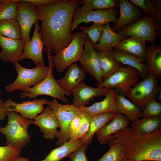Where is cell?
I'll use <instances>...</instances> for the list:
<instances>
[{
  "label": "cell",
  "instance_id": "cell-45",
  "mask_svg": "<svg viewBox=\"0 0 161 161\" xmlns=\"http://www.w3.org/2000/svg\"><path fill=\"white\" fill-rule=\"evenodd\" d=\"M7 110L5 106L4 101L0 98V120L5 119L7 116Z\"/></svg>",
  "mask_w": 161,
  "mask_h": 161
},
{
  "label": "cell",
  "instance_id": "cell-46",
  "mask_svg": "<svg viewBox=\"0 0 161 161\" xmlns=\"http://www.w3.org/2000/svg\"><path fill=\"white\" fill-rule=\"evenodd\" d=\"M13 161H29V159L25 157L19 156L14 159Z\"/></svg>",
  "mask_w": 161,
  "mask_h": 161
},
{
  "label": "cell",
  "instance_id": "cell-4",
  "mask_svg": "<svg viewBox=\"0 0 161 161\" xmlns=\"http://www.w3.org/2000/svg\"><path fill=\"white\" fill-rule=\"evenodd\" d=\"M47 53L49 68L48 72L45 78L39 83L32 87L29 88L22 91L20 97H27L30 99L35 98L40 95H47L54 99H58L64 103H68L65 96H69L72 93H69L64 90L59 86L53 75L52 54Z\"/></svg>",
  "mask_w": 161,
  "mask_h": 161
},
{
  "label": "cell",
  "instance_id": "cell-2",
  "mask_svg": "<svg viewBox=\"0 0 161 161\" xmlns=\"http://www.w3.org/2000/svg\"><path fill=\"white\" fill-rule=\"evenodd\" d=\"M109 141L123 146L126 158L134 161H161V129L143 134L128 126L111 135Z\"/></svg>",
  "mask_w": 161,
  "mask_h": 161
},
{
  "label": "cell",
  "instance_id": "cell-30",
  "mask_svg": "<svg viewBox=\"0 0 161 161\" xmlns=\"http://www.w3.org/2000/svg\"><path fill=\"white\" fill-rule=\"evenodd\" d=\"M131 127L137 132L147 134L161 129V117H147L131 122Z\"/></svg>",
  "mask_w": 161,
  "mask_h": 161
},
{
  "label": "cell",
  "instance_id": "cell-11",
  "mask_svg": "<svg viewBox=\"0 0 161 161\" xmlns=\"http://www.w3.org/2000/svg\"><path fill=\"white\" fill-rule=\"evenodd\" d=\"M40 16L36 7L24 0H18L16 20L21 28L22 39L25 43L31 39L30 32L32 26L40 20Z\"/></svg>",
  "mask_w": 161,
  "mask_h": 161
},
{
  "label": "cell",
  "instance_id": "cell-13",
  "mask_svg": "<svg viewBox=\"0 0 161 161\" xmlns=\"http://www.w3.org/2000/svg\"><path fill=\"white\" fill-rule=\"evenodd\" d=\"M97 52L91 40L86 35L84 48L79 61L84 71L90 74L97 83H100L103 80Z\"/></svg>",
  "mask_w": 161,
  "mask_h": 161
},
{
  "label": "cell",
  "instance_id": "cell-14",
  "mask_svg": "<svg viewBox=\"0 0 161 161\" xmlns=\"http://www.w3.org/2000/svg\"><path fill=\"white\" fill-rule=\"evenodd\" d=\"M39 21L35 23L32 37L29 41L24 44L23 53L18 61L28 58L34 62L36 66H46L43 55L44 44L39 32L40 28Z\"/></svg>",
  "mask_w": 161,
  "mask_h": 161
},
{
  "label": "cell",
  "instance_id": "cell-20",
  "mask_svg": "<svg viewBox=\"0 0 161 161\" xmlns=\"http://www.w3.org/2000/svg\"><path fill=\"white\" fill-rule=\"evenodd\" d=\"M130 123L124 115L117 112L109 123L96 133L97 140L101 145L106 144L111 135L129 126Z\"/></svg>",
  "mask_w": 161,
  "mask_h": 161
},
{
  "label": "cell",
  "instance_id": "cell-25",
  "mask_svg": "<svg viewBox=\"0 0 161 161\" xmlns=\"http://www.w3.org/2000/svg\"><path fill=\"white\" fill-rule=\"evenodd\" d=\"M145 41L139 38L130 37L120 41L114 47L115 50H121L145 59L147 52Z\"/></svg>",
  "mask_w": 161,
  "mask_h": 161
},
{
  "label": "cell",
  "instance_id": "cell-23",
  "mask_svg": "<svg viewBox=\"0 0 161 161\" xmlns=\"http://www.w3.org/2000/svg\"><path fill=\"white\" fill-rule=\"evenodd\" d=\"M109 51L113 57L119 63L136 69L142 79L145 78L148 75L146 65L144 63L145 59L120 50L112 49Z\"/></svg>",
  "mask_w": 161,
  "mask_h": 161
},
{
  "label": "cell",
  "instance_id": "cell-33",
  "mask_svg": "<svg viewBox=\"0 0 161 161\" xmlns=\"http://www.w3.org/2000/svg\"><path fill=\"white\" fill-rule=\"evenodd\" d=\"M110 149L96 161H122L125 158L123 146L120 143L109 141Z\"/></svg>",
  "mask_w": 161,
  "mask_h": 161
},
{
  "label": "cell",
  "instance_id": "cell-34",
  "mask_svg": "<svg viewBox=\"0 0 161 161\" xmlns=\"http://www.w3.org/2000/svg\"><path fill=\"white\" fill-rule=\"evenodd\" d=\"M118 2L117 0H82L79 4L87 10H103L114 8Z\"/></svg>",
  "mask_w": 161,
  "mask_h": 161
},
{
  "label": "cell",
  "instance_id": "cell-36",
  "mask_svg": "<svg viewBox=\"0 0 161 161\" xmlns=\"http://www.w3.org/2000/svg\"><path fill=\"white\" fill-rule=\"evenodd\" d=\"M105 24L101 23H94L89 27L80 26L78 27L81 32L89 37L94 45L99 42L101 37L103 28Z\"/></svg>",
  "mask_w": 161,
  "mask_h": 161
},
{
  "label": "cell",
  "instance_id": "cell-18",
  "mask_svg": "<svg viewBox=\"0 0 161 161\" xmlns=\"http://www.w3.org/2000/svg\"><path fill=\"white\" fill-rule=\"evenodd\" d=\"M110 89L92 87L83 82L72 92L73 96L72 104L77 107L86 106L90 104L92 98L105 96Z\"/></svg>",
  "mask_w": 161,
  "mask_h": 161
},
{
  "label": "cell",
  "instance_id": "cell-31",
  "mask_svg": "<svg viewBox=\"0 0 161 161\" xmlns=\"http://www.w3.org/2000/svg\"><path fill=\"white\" fill-rule=\"evenodd\" d=\"M103 81L119 68L120 64L112 56L109 51L97 52Z\"/></svg>",
  "mask_w": 161,
  "mask_h": 161
},
{
  "label": "cell",
  "instance_id": "cell-37",
  "mask_svg": "<svg viewBox=\"0 0 161 161\" xmlns=\"http://www.w3.org/2000/svg\"><path fill=\"white\" fill-rule=\"evenodd\" d=\"M161 117V102L153 98L149 101L142 110L143 118Z\"/></svg>",
  "mask_w": 161,
  "mask_h": 161
},
{
  "label": "cell",
  "instance_id": "cell-49",
  "mask_svg": "<svg viewBox=\"0 0 161 161\" xmlns=\"http://www.w3.org/2000/svg\"><path fill=\"white\" fill-rule=\"evenodd\" d=\"M1 89H0V97H1Z\"/></svg>",
  "mask_w": 161,
  "mask_h": 161
},
{
  "label": "cell",
  "instance_id": "cell-21",
  "mask_svg": "<svg viewBox=\"0 0 161 161\" xmlns=\"http://www.w3.org/2000/svg\"><path fill=\"white\" fill-rule=\"evenodd\" d=\"M120 16L113 27L116 32H118L126 25L137 19L144 13L143 11L132 4L128 0L119 1Z\"/></svg>",
  "mask_w": 161,
  "mask_h": 161
},
{
  "label": "cell",
  "instance_id": "cell-39",
  "mask_svg": "<svg viewBox=\"0 0 161 161\" xmlns=\"http://www.w3.org/2000/svg\"><path fill=\"white\" fill-rule=\"evenodd\" d=\"M82 113V120L80 126L76 133L69 139V140L80 138L89 130L91 117Z\"/></svg>",
  "mask_w": 161,
  "mask_h": 161
},
{
  "label": "cell",
  "instance_id": "cell-24",
  "mask_svg": "<svg viewBox=\"0 0 161 161\" xmlns=\"http://www.w3.org/2000/svg\"><path fill=\"white\" fill-rule=\"evenodd\" d=\"M128 36L117 33L111 28L109 23L105 24L102 35L99 43L94 45L96 50L98 52L109 51Z\"/></svg>",
  "mask_w": 161,
  "mask_h": 161
},
{
  "label": "cell",
  "instance_id": "cell-48",
  "mask_svg": "<svg viewBox=\"0 0 161 161\" xmlns=\"http://www.w3.org/2000/svg\"><path fill=\"white\" fill-rule=\"evenodd\" d=\"M157 161L147 160H143V161Z\"/></svg>",
  "mask_w": 161,
  "mask_h": 161
},
{
  "label": "cell",
  "instance_id": "cell-8",
  "mask_svg": "<svg viewBox=\"0 0 161 161\" xmlns=\"http://www.w3.org/2000/svg\"><path fill=\"white\" fill-rule=\"evenodd\" d=\"M140 78L136 69L120 65L113 74L101 83H97L96 86L99 88H116L120 91V93L125 95L139 81Z\"/></svg>",
  "mask_w": 161,
  "mask_h": 161
},
{
  "label": "cell",
  "instance_id": "cell-6",
  "mask_svg": "<svg viewBox=\"0 0 161 161\" xmlns=\"http://www.w3.org/2000/svg\"><path fill=\"white\" fill-rule=\"evenodd\" d=\"M70 43L52 56L54 66L57 72L61 73L72 64L79 61L83 49L86 34L77 31L73 34Z\"/></svg>",
  "mask_w": 161,
  "mask_h": 161
},
{
  "label": "cell",
  "instance_id": "cell-35",
  "mask_svg": "<svg viewBox=\"0 0 161 161\" xmlns=\"http://www.w3.org/2000/svg\"><path fill=\"white\" fill-rule=\"evenodd\" d=\"M18 0H3L0 3V21L16 19Z\"/></svg>",
  "mask_w": 161,
  "mask_h": 161
},
{
  "label": "cell",
  "instance_id": "cell-42",
  "mask_svg": "<svg viewBox=\"0 0 161 161\" xmlns=\"http://www.w3.org/2000/svg\"><path fill=\"white\" fill-rule=\"evenodd\" d=\"M153 1L154 10L152 14L148 16L154 21L157 32V27L160 31L161 25V1Z\"/></svg>",
  "mask_w": 161,
  "mask_h": 161
},
{
  "label": "cell",
  "instance_id": "cell-47",
  "mask_svg": "<svg viewBox=\"0 0 161 161\" xmlns=\"http://www.w3.org/2000/svg\"><path fill=\"white\" fill-rule=\"evenodd\" d=\"M122 161H134L125 158Z\"/></svg>",
  "mask_w": 161,
  "mask_h": 161
},
{
  "label": "cell",
  "instance_id": "cell-17",
  "mask_svg": "<svg viewBox=\"0 0 161 161\" xmlns=\"http://www.w3.org/2000/svg\"><path fill=\"white\" fill-rule=\"evenodd\" d=\"M24 43L21 39H14L0 35V59L4 62L13 64L23 53Z\"/></svg>",
  "mask_w": 161,
  "mask_h": 161
},
{
  "label": "cell",
  "instance_id": "cell-22",
  "mask_svg": "<svg viewBox=\"0 0 161 161\" xmlns=\"http://www.w3.org/2000/svg\"><path fill=\"white\" fill-rule=\"evenodd\" d=\"M86 76L85 72L75 63L68 67L64 76L56 81L64 90L72 93L83 82Z\"/></svg>",
  "mask_w": 161,
  "mask_h": 161
},
{
  "label": "cell",
  "instance_id": "cell-26",
  "mask_svg": "<svg viewBox=\"0 0 161 161\" xmlns=\"http://www.w3.org/2000/svg\"><path fill=\"white\" fill-rule=\"evenodd\" d=\"M118 112L124 115L130 122L141 117L142 110L121 93L117 94L115 99Z\"/></svg>",
  "mask_w": 161,
  "mask_h": 161
},
{
  "label": "cell",
  "instance_id": "cell-32",
  "mask_svg": "<svg viewBox=\"0 0 161 161\" xmlns=\"http://www.w3.org/2000/svg\"><path fill=\"white\" fill-rule=\"evenodd\" d=\"M0 35L14 39H22L19 24L16 19L0 21Z\"/></svg>",
  "mask_w": 161,
  "mask_h": 161
},
{
  "label": "cell",
  "instance_id": "cell-19",
  "mask_svg": "<svg viewBox=\"0 0 161 161\" xmlns=\"http://www.w3.org/2000/svg\"><path fill=\"white\" fill-rule=\"evenodd\" d=\"M117 94L115 90L110 88L102 101L95 103L89 106L78 107V109L80 111L91 117L106 112H117L115 101Z\"/></svg>",
  "mask_w": 161,
  "mask_h": 161
},
{
  "label": "cell",
  "instance_id": "cell-38",
  "mask_svg": "<svg viewBox=\"0 0 161 161\" xmlns=\"http://www.w3.org/2000/svg\"><path fill=\"white\" fill-rule=\"evenodd\" d=\"M20 149L7 146H0V161H13L19 156Z\"/></svg>",
  "mask_w": 161,
  "mask_h": 161
},
{
  "label": "cell",
  "instance_id": "cell-40",
  "mask_svg": "<svg viewBox=\"0 0 161 161\" xmlns=\"http://www.w3.org/2000/svg\"><path fill=\"white\" fill-rule=\"evenodd\" d=\"M88 145L83 143L70 154L68 156L70 161H89L86 154Z\"/></svg>",
  "mask_w": 161,
  "mask_h": 161
},
{
  "label": "cell",
  "instance_id": "cell-27",
  "mask_svg": "<svg viewBox=\"0 0 161 161\" xmlns=\"http://www.w3.org/2000/svg\"><path fill=\"white\" fill-rule=\"evenodd\" d=\"M117 112H108L98 114L91 117L87 132L80 138L83 143L90 144L94 134L113 118Z\"/></svg>",
  "mask_w": 161,
  "mask_h": 161
},
{
  "label": "cell",
  "instance_id": "cell-12",
  "mask_svg": "<svg viewBox=\"0 0 161 161\" xmlns=\"http://www.w3.org/2000/svg\"><path fill=\"white\" fill-rule=\"evenodd\" d=\"M118 33L134 37L155 45L157 33L154 22L147 15L131 24L123 27Z\"/></svg>",
  "mask_w": 161,
  "mask_h": 161
},
{
  "label": "cell",
  "instance_id": "cell-9",
  "mask_svg": "<svg viewBox=\"0 0 161 161\" xmlns=\"http://www.w3.org/2000/svg\"><path fill=\"white\" fill-rule=\"evenodd\" d=\"M47 104L54 112L60 125V130L56 137L58 138L56 144L59 146L69 140L70 123L79 111L78 107L73 104H61L56 99L47 100Z\"/></svg>",
  "mask_w": 161,
  "mask_h": 161
},
{
  "label": "cell",
  "instance_id": "cell-43",
  "mask_svg": "<svg viewBox=\"0 0 161 161\" xmlns=\"http://www.w3.org/2000/svg\"><path fill=\"white\" fill-rule=\"evenodd\" d=\"M78 110V112L74 116L71 121L69 127V140L76 133L81 124L82 113Z\"/></svg>",
  "mask_w": 161,
  "mask_h": 161
},
{
  "label": "cell",
  "instance_id": "cell-41",
  "mask_svg": "<svg viewBox=\"0 0 161 161\" xmlns=\"http://www.w3.org/2000/svg\"><path fill=\"white\" fill-rule=\"evenodd\" d=\"M130 2L135 6L141 8L146 15H151L154 10L153 0H130Z\"/></svg>",
  "mask_w": 161,
  "mask_h": 161
},
{
  "label": "cell",
  "instance_id": "cell-50",
  "mask_svg": "<svg viewBox=\"0 0 161 161\" xmlns=\"http://www.w3.org/2000/svg\"><path fill=\"white\" fill-rule=\"evenodd\" d=\"M3 1V0H0V3H1Z\"/></svg>",
  "mask_w": 161,
  "mask_h": 161
},
{
  "label": "cell",
  "instance_id": "cell-44",
  "mask_svg": "<svg viewBox=\"0 0 161 161\" xmlns=\"http://www.w3.org/2000/svg\"><path fill=\"white\" fill-rule=\"evenodd\" d=\"M35 7L54 4L61 1L62 0H24Z\"/></svg>",
  "mask_w": 161,
  "mask_h": 161
},
{
  "label": "cell",
  "instance_id": "cell-1",
  "mask_svg": "<svg viewBox=\"0 0 161 161\" xmlns=\"http://www.w3.org/2000/svg\"><path fill=\"white\" fill-rule=\"evenodd\" d=\"M79 0H62L58 3L36 7L41 24L40 31L44 50L56 54L67 47L73 38L70 31L75 9Z\"/></svg>",
  "mask_w": 161,
  "mask_h": 161
},
{
  "label": "cell",
  "instance_id": "cell-15",
  "mask_svg": "<svg viewBox=\"0 0 161 161\" xmlns=\"http://www.w3.org/2000/svg\"><path fill=\"white\" fill-rule=\"evenodd\" d=\"M47 101L45 98L35 99L19 103L9 98L5 102V106L7 110L19 113L23 118L32 120L42 112L44 105L47 104Z\"/></svg>",
  "mask_w": 161,
  "mask_h": 161
},
{
  "label": "cell",
  "instance_id": "cell-5",
  "mask_svg": "<svg viewBox=\"0 0 161 161\" xmlns=\"http://www.w3.org/2000/svg\"><path fill=\"white\" fill-rule=\"evenodd\" d=\"M158 77L148 75L130 88L125 96L142 110L149 101L156 99L161 92Z\"/></svg>",
  "mask_w": 161,
  "mask_h": 161
},
{
  "label": "cell",
  "instance_id": "cell-7",
  "mask_svg": "<svg viewBox=\"0 0 161 161\" xmlns=\"http://www.w3.org/2000/svg\"><path fill=\"white\" fill-rule=\"evenodd\" d=\"M13 64L17 73V77L13 83L5 86L6 90L10 92L18 90L22 91L36 86L45 78L49 69V66H46L27 68L22 66L18 61Z\"/></svg>",
  "mask_w": 161,
  "mask_h": 161
},
{
  "label": "cell",
  "instance_id": "cell-28",
  "mask_svg": "<svg viewBox=\"0 0 161 161\" xmlns=\"http://www.w3.org/2000/svg\"><path fill=\"white\" fill-rule=\"evenodd\" d=\"M83 143L80 138L69 140L59 147L51 150L46 157L40 161H60L68 157Z\"/></svg>",
  "mask_w": 161,
  "mask_h": 161
},
{
  "label": "cell",
  "instance_id": "cell-16",
  "mask_svg": "<svg viewBox=\"0 0 161 161\" xmlns=\"http://www.w3.org/2000/svg\"><path fill=\"white\" fill-rule=\"evenodd\" d=\"M34 120V124L39 127L44 138L53 140L56 137L60 125L54 112L49 107H46Z\"/></svg>",
  "mask_w": 161,
  "mask_h": 161
},
{
  "label": "cell",
  "instance_id": "cell-10",
  "mask_svg": "<svg viewBox=\"0 0 161 161\" xmlns=\"http://www.w3.org/2000/svg\"><path fill=\"white\" fill-rule=\"evenodd\" d=\"M117 11L114 8L106 10H92L85 9L79 7V4L75 8L73 15L70 31L71 32L80 24L90 22L106 24L112 22L115 24L117 18Z\"/></svg>",
  "mask_w": 161,
  "mask_h": 161
},
{
  "label": "cell",
  "instance_id": "cell-3",
  "mask_svg": "<svg viewBox=\"0 0 161 161\" xmlns=\"http://www.w3.org/2000/svg\"><path fill=\"white\" fill-rule=\"evenodd\" d=\"M7 125L0 127V132L6 138L7 146L21 149L30 142L31 137L28 131L29 126L34 121L23 118L14 111L7 110Z\"/></svg>",
  "mask_w": 161,
  "mask_h": 161
},
{
  "label": "cell",
  "instance_id": "cell-29",
  "mask_svg": "<svg viewBox=\"0 0 161 161\" xmlns=\"http://www.w3.org/2000/svg\"><path fill=\"white\" fill-rule=\"evenodd\" d=\"M145 64L148 75L161 76V47L158 44L147 47Z\"/></svg>",
  "mask_w": 161,
  "mask_h": 161
}]
</instances>
